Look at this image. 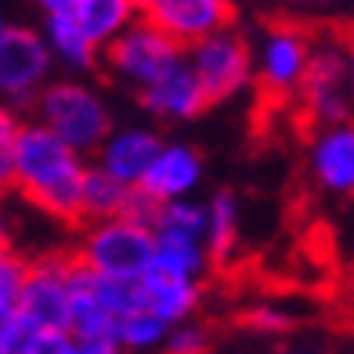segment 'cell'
<instances>
[{
  "label": "cell",
  "instance_id": "obj_1",
  "mask_svg": "<svg viewBox=\"0 0 354 354\" xmlns=\"http://www.w3.org/2000/svg\"><path fill=\"white\" fill-rule=\"evenodd\" d=\"M84 170V156L69 152L44 123L22 120L11 141V188L22 199H29L47 217L80 221Z\"/></svg>",
  "mask_w": 354,
  "mask_h": 354
},
{
  "label": "cell",
  "instance_id": "obj_2",
  "mask_svg": "<svg viewBox=\"0 0 354 354\" xmlns=\"http://www.w3.org/2000/svg\"><path fill=\"white\" fill-rule=\"evenodd\" d=\"M33 109H37V123H44L76 156H94L109 138V131L116 127L102 91L80 76L51 80L40 91Z\"/></svg>",
  "mask_w": 354,
  "mask_h": 354
},
{
  "label": "cell",
  "instance_id": "obj_3",
  "mask_svg": "<svg viewBox=\"0 0 354 354\" xmlns=\"http://www.w3.org/2000/svg\"><path fill=\"white\" fill-rule=\"evenodd\" d=\"M152 250H156L152 228L134 224L127 217H112L98 224H84L76 261L102 279L141 282L152 268Z\"/></svg>",
  "mask_w": 354,
  "mask_h": 354
},
{
  "label": "cell",
  "instance_id": "obj_4",
  "mask_svg": "<svg viewBox=\"0 0 354 354\" xmlns=\"http://www.w3.org/2000/svg\"><path fill=\"white\" fill-rule=\"evenodd\" d=\"M250 40L239 29L224 26L217 33L203 37L199 44L185 47V62L192 76L199 80L206 102H232L235 94H243L253 84V51Z\"/></svg>",
  "mask_w": 354,
  "mask_h": 354
},
{
  "label": "cell",
  "instance_id": "obj_5",
  "mask_svg": "<svg viewBox=\"0 0 354 354\" xmlns=\"http://www.w3.org/2000/svg\"><path fill=\"white\" fill-rule=\"evenodd\" d=\"M181 58H185V47H177L167 33H159L145 15H138V19L102 51V66L116 76L120 84L145 91L170 66H177Z\"/></svg>",
  "mask_w": 354,
  "mask_h": 354
},
{
  "label": "cell",
  "instance_id": "obj_6",
  "mask_svg": "<svg viewBox=\"0 0 354 354\" xmlns=\"http://www.w3.org/2000/svg\"><path fill=\"white\" fill-rule=\"evenodd\" d=\"M51 51L29 26H8L0 37V102L15 112L37 105L40 91L51 84Z\"/></svg>",
  "mask_w": 354,
  "mask_h": 354
},
{
  "label": "cell",
  "instance_id": "obj_7",
  "mask_svg": "<svg viewBox=\"0 0 354 354\" xmlns=\"http://www.w3.org/2000/svg\"><path fill=\"white\" fill-rule=\"evenodd\" d=\"M69 271L73 257H40L26 264V279L15 300V311L37 333H66L69 326Z\"/></svg>",
  "mask_w": 354,
  "mask_h": 354
},
{
  "label": "cell",
  "instance_id": "obj_8",
  "mask_svg": "<svg viewBox=\"0 0 354 354\" xmlns=\"http://www.w3.org/2000/svg\"><path fill=\"white\" fill-rule=\"evenodd\" d=\"M253 51V80L275 98H289L304 84L311 62V40L297 26H268Z\"/></svg>",
  "mask_w": 354,
  "mask_h": 354
},
{
  "label": "cell",
  "instance_id": "obj_9",
  "mask_svg": "<svg viewBox=\"0 0 354 354\" xmlns=\"http://www.w3.org/2000/svg\"><path fill=\"white\" fill-rule=\"evenodd\" d=\"M300 94L308 102V112L322 123H347L351 120V94H347V47L322 44L311 47V62L304 73Z\"/></svg>",
  "mask_w": 354,
  "mask_h": 354
},
{
  "label": "cell",
  "instance_id": "obj_10",
  "mask_svg": "<svg viewBox=\"0 0 354 354\" xmlns=\"http://www.w3.org/2000/svg\"><path fill=\"white\" fill-rule=\"evenodd\" d=\"M203 174H206V163L196 145L163 141V149L156 152L152 167L145 170L138 188L163 206V203H177V199H192L196 188L203 185Z\"/></svg>",
  "mask_w": 354,
  "mask_h": 354
},
{
  "label": "cell",
  "instance_id": "obj_11",
  "mask_svg": "<svg viewBox=\"0 0 354 354\" xmlns=\"http://www.w3.org/2000/svg\"><path fill=\"white\" fill-rule=\"evenodd\" d=\"M145 19L177 47H192L232 22V4L228 0H156Z\"/></svg>",
  "mask_w": 354,
  "mask_h": 354
},
{
  "label": "cell",
  "instance_id": "obj_12",
  "mask_svg": "<svg viewBox=\"0 0 354 354\" xmlns=\"http://www.w3.org/2000/svg\"><path fill=\"white\" fill-rule=\"evenodd\" d=\"M159 149H163V134L156 127H112L102 149L94 152V167L127 188H138Z\"/></svg>",
  "mask_w": 354,
  "mask_h": 354
},
{
  "label": "cell",
  "instance_id": "obj_13",
  "mask_svg": "<svg viewBox=\"0 0 354 354\" xmlns=\"http://www.w3.org/2000/svg\"><path fill=\"white\" fill-rule=\"evenodd\" d=\"M311 177L329 196L354 199V123L322 127L311 141Z\"/></svg>",
  "mask_w": 354,
  "mask_h": 354
},
{
  "label": "cell",
  "instance_id": "obj_14",
  "mask_svg": "<svg viewBox=\"0 0 354 354\" xmlns=\"http://www.w3.org/2000/svg\"><path fill=\"white\" fill-rule=\"evenodd\" d=\"M138 94H141V105L149 109L156 120H163V123H185V120H196V116H203V112L210 109V102H206V94L199 87V80L192 76L185 58L177 62V66H170L156 84H149Z\"/></svg>",
  "mask_w": 354,
  "mask_h": 354
},
{
  "label": "cell",
  "instance_id": "obj_15",
  "mask_svg": "<svg viewBox=\"0 0 354 354\" xmlns=\"http://www.w3.org/2000/svg\"><path fill=\"white\" fill-rule=\"evenodd\" d=\"M66 333L76 344H91V340H116V318H112L102 300L94 297L91 286V271L73 257V271H69V326Z\"/></svg>",
  "mask_w": 354,
  "mask_h": 354
},
{
  "label": "cell",
  "instance_id": "obj_16",
  "mask_svg": "<svg viewBox=\"0 0 354 354\" xmlns=\"http://www.w3.org/2000/svg\"><path fill=\"white\" fill-rule=\"evenodd\" d=\"M141 311H149L152 318H159L163 326H181V322H192L203 297V286L192 279H174L163 275V271H152L141 282Z\"/></svg>",
  "mask_w": 354,
  "mask_h": 354
},
{
  "label": "cell",
  "instance_id": "obj_17",
  "mask_svg": "<svg viewBox=\"0 0 354 354\" xmlns=\"http://www.w3.org/2000/svg\"><path fill=\"white\" fill-rule=\"evenodd\" d=\"M239 239H243V206H239L235 192H217V196L206 203V232H203V246L210 264H224L232 261V253L239 250Z\"/></svg>",
  "mask_w": 354,
  "mask_h": 354
},
{
  "label": "cell",
  "instance_id": "obj_18",
  "mask_svg": "<svg viewBox=\"0 0 354 354\" xmlns=\"http://www.w3.org/2000/svg\"><path fill=\"white\" fill-rule=\"evenodd\" d=\"M69 19L98 51H105V47L138 19V11L127 4V0H76Z\"/></svg>",
  "mask_w": 354,
  "mask_h": 354
},
{
  "label": "cell",
  "instance_id": "obj_19",
  "mask_svg": "<svg viewBox=\"0 0 354 354\" xmlns=\"http://www.w3.org/2000/svg\"><path fill=\"white\" fill-rule=\"evenodd\" d=\"M40 37L47 44V51H51V62L62 66V69H69L73 76L91 73V69L102 66V51L73 26L69 15H66V19H47Z\"/></svg>",
  "mask_w": 354,
  "mask_h": 354
},
{
  "label": "cell",
  "instance_id": "obj_20",
  "mask_svg": "<svg viewBox=\"0 0 354 354\" xmlns=\"http://www.w3.org/2000/svg\"><path fill=\"white\" fill-rule=\"evenodd\" d=\"M127 199H131V188L120 185L116 177H109L105 170H98L94 163L84 170V185H80V221H84V224L123 217Z\"/></svg>",
  "mask_w": 354,
  "mask_h": 354
},
{
  "label": "cell",
  "instance_id": "obj_21",
  "mask_svg": "<svg viewBox=\"0 0 354 354\" xmlns=\"http://www.w3.org/2000/svg\"><path fill=\"white\" fill-rule=\"evenodd\" d=\"M210 268V257L199 239H177V235H156L152 250V271H163L174 279H192L199 282Z\"/></svg>",
  "mask_w": 354,
  "mask_h": 354
},
{
  "label": "cell",
  "instance_id": "obj_22",
  "mask_svg": "<svg viewBox=\"0 0 354 354\" xmlns=\"http://www.w3.org/2000/svg\"><path fill=\"white\" fill-rule=\"evenodd\" d=\"M167 329L170 326H163L149 311H134L116 322V344L123 354H159L167 340Z\"/></svg>",
  "mask_w": 354,
  "mask_h": 354
},
{
  "label": "cell",
  "instance_id": "obj_23",
  "mask_svg": "<svg viewBox=\"0 0 354 354\" xmlns=\"http://www.w3.org/2000/svg\"><path fill=\"white\" fill-rule=\"evenodd\" d=\"M203 232H206V203H199V199L163 203L156 214V224H152V235L199 239V243H203Z\"/></svg>",
  "mask_w": 354,
  "mask_h": 354
},
{
  "label": "cell",
  "instance_id": "obj_24",
  "mask_svg": "<svg viewBox=\"0 0 354 354\" xmlns=\"http://www.w3.org/2000/svg\"><path fill=\"white\" fill-rule=\"evenodd\" d=\"M91 286H94V297L102 300V308L116 322L141 311V286L138 282H116V279H102L91 271Z\"/></svg>",
  "mask_w": 354,
  "mask_h": 354
},
{
  "label": "cell",
  "instance_id": "obj_25",
  "mask_svg": "<svg viewBox=\"0 0 354 354\" xmlns=\"http://www.w3.org/2000/svg\"><path fill=\"white\" fill-rule=\"evenodd\" d=\"M210 351V333L196 322H181V326L167 329V340L159 354H206Z\"/></svg>",
  "mask_w": 354,
  "mask_h": 354
},
{
  "label": "cell",
  "instance_id": "obj_26",
  "mask_svg": "<svg viewBox=\"0 0 354 354\" xmlns=\"http://www.w3.org/2000/svg\"><path fill=\"white\" fill-rule=\"evenodd\" d=\"M26 257H19L15 250L0 253V311L4 308H15L19 300V289H22V279H26Z\"/></svg>",
  "mask_w": 354,
  "mask_h": 354
},
{
  "label": "cell",
  "instance_id": "obj_27",
  "mask_svg": "<svg viewBox=\"0 0 354 354\" xmlns=\"http://www.w3.org/2000/svg\"><path fill=\"white\" fill-rule=\"evenodd\" d=\"M22 127V116L0 102V192L11 188V141Z\"/></svg>",
  "mask_w": 354,
  "mask_h": 354
},
{
  "label": "cell",
  "instance_id": "obj_28",
  "mask_svg": "<svg viewBox=\"0 0 354 354\" xmlns=\"http://www.w3.org/2000/svg\"><path fill=\"white\" fill-rule=\"evenodd\" d=\"M15 354H80V344L69 333H29Z\"/></svg>",
  "mask_w": 354,
  "mask_h": 354
},
{
  "label": "cell",
  "instance_id": "obj_29",
  "mask_svg": "<svg viewBox=\"0 0 354 354\" xmlns=\"http://www.w3.org/2000/svg\"><path fill=\"white\" fill-rule=\"evenodd\" d=\"M246 326L261 329V333H286L297 326V315L279 308V304H257V308L246 311Z\"/></svg>",
  "mask_w": 354,
  "mask_h": 354
},
{
  "label": "cell",
  "instance_id": "obj_30",
  "mask_svg": "<svg viewBox=\"0 0 354 354\" xmlns=\"http://www.w3.org/2000/svg\"><path fill=\"white\" fill-rule=\"evenodd\" d=\"M29 333H37V329H29L26 322L19 318V311H15V308H4V311H0V354H15V351H19V344L26 340Z\"/></svg>",
  "mask_w": 354,
  "mask_h": 354
},
{
  "label": "cell",
  "instance_id": "obj_31",
  "mask_svg": "<svg viewBox=\"0 0 354 354\" xmlns=\"http://www.w3.org/2000/svg\"><path fill=\"white\" fill-rule=\"evenodd\" d=\"M40 11L47 15V19H66V15H73L76 0H37Z\"/></svg>",
  "mask_w": 354,
  "mask_h": 354
},
{
  "label": "cell",
  "instance_id": "obj_32",
  "mask_svg": "<svg viewBox=\"0 0 354 354\" xmlns=\"http://www.w3.org/2000/svg\"><path fill=\"white\" fill-rule=\"evenodd\" d=\"M80 354H123L116 340H91V344H80Z\"/></svg>",
  "mask_w": 354,
  "mask_h": 354
},
{
  "label": "cell",
  "instance_id": "obj_33",
  "mask_svg": "<svg viewBox=\"0 0 354 354\" xmlns=\"http://www.w3.org/2000/svg\"><path fill=\"white\" fill-rule=\"evenodd\" d=\"M8 250H11V228H8L4 210H0V253H8Z\"/></svg>",
  "mask_w": 354,
  "mask_h": 354
},
{
  "label": "cell",
  "instance_id": "obj_34",
  "mask_svg": "<svg viewBox=\"0 0 354 354\" xmlns=\"http://www.w3.org/2000/svg\"><path fill=\"white\" fill-rule=\"evenodd\" d=\"M347 87H351V102H354V40L347 47Z\"/></svg>",
  "mask_w": 354,
  "mask_h": 354
},
{
  "label": "cell",
  "instance_id": "obj_35",
  "mask_svg": "<svg viewBox=\"0 0 354 354\" xmlns=\"http://www.w3.org/2000/svg\"><path fill=\"white\" fill-rule=\"evenodd\" d=\"M127 4H131V8L138 11V15H145V11H149V8L156 4V0H127Z\"/></svg>",
  "mask_w": 354,
  "mask_h": 354
},
{
  "label": "cell",
  "instance_id": "obj_36",
  "mask_svg": "<svg viewBox=\"0 0 354 354\" xmlns=\"http://www.w3.org/2000/svg\"><path fill=\"white\" fill-rule=\"evenodd\" d=\"M4 29H8V22H4V15H0V37H4Z\"/></svg>",
  "mask_w": 354,
  "mask_h": 354
}]
</instances>
